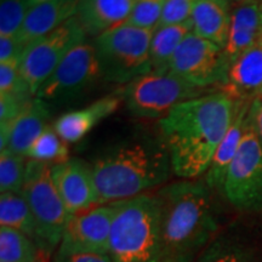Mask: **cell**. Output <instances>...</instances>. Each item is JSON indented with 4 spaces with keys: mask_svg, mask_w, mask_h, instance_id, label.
<instances>
[{
    "mask_svg": "<svg viewBox=\"0 0 262 262\" xmlns=\"http://www.w3.org/2000/svg\"><path fill=\"white\" fill-rule=\"evenodd\" d=\"M93 166L98 204L126 201L168 181L172 170L160 136L140 135L101 153Z\"/></svg>",
    "mask_w": 262,
    "mask_h": 262,
    "instance_id": "3",
    "label": "cell"
},
{
    "mask_svg": "<svg viewBox=\"0 0 262 262\" xmlns=\"http://www.w3.org/2000/svg\"><path fill=\"white\" fill-rule=\"evenodd\" d=\"M193 32L191 19L182 24L163 26L158 27L153 33L150 41V66L155 72L169 71V63L178 50L180 44L189 33Z\"/></svg>",
    "mask_w": 262,
    "mask_h": 262,
    "instance_id": "24",
    "label": "cell"
},
{
    "mask_svg": "<svg viewBox=\"0 0 262 262\" xmlns=\"http://www.w3.org/2000/svg\"><path fill=\"white\" fill-rule=\"evenodd\" d=\"M237 101L225 91H214L178 104L159 119V136L175 175L183 180L205 175L233 122Z\"/></svg>",
    "mask_w": 262,
    "mask_h": 262,
    "instance_id": "1",
    "label": "cell"
},
{
    "mask_svg": "<svg viewBox=\"0 0 262 262\" xmlns=\"http://www.w3.org/2000/svg\"><path fill=\"white\" fill-rule=\"evenodd\" d=\"M155 31L123 24L95 38L101 74L107 81L129 84L152 72L150 41Z\"/></svg>",
    "mask_w": 262,
    "mask_h": 262,
    "instance_id": "5",
    "label": "cell"
},
{
    "mask_svg": "<svg viewBox=\"0 0 262 262\" xmlns=\"http://www.w3.org/2000/svg\"><path fill=\"white\" fill-rule=\"evenodd\" d=\"M26 47L27 45L19 40L16 35L0 37V63L21 58Z\"/></svg>",
    "mask_w": 262,
    "mask_h": 262,
    "instance_id": "32",
    "label": "cell"
},
{
    "mask_svg": "<svg viewBox=\"0 0 262 262\" xmlns=\"http://www.w3.org/2000/svg\"><path fill=\"white\" fill-rule=\"evenodd\" d=\"M51 166L48 163L29 159L21 192L34 215L44 251L49 257L57 250L66 226L72 216L66 209L52 181Z\"/></svg>",
    "mask_w": 262,
    "mask_h": 262,
    "instance_id": "7",
    "label": "cell"
},
{
    "mask_svg": "<svg viewBox=\"0 0 262 262\" xmlns=\"http://www.w3.org/2000/svg\"><path fill=\"white\" fill-rule=\"evenodd\" d=\"M258 96H262V90H261V93H260V95H258Z\"/></svg>",
    "mask_w": 262,
    "mask_h": 262,
    "instance_id": "37",
    "label": "cell"
},
{
    "mask_svg": "<svg viewBox=\"0 0 262 262\" xmlns=\"http://www.w3.org/2000/svg\"><path fill=\"white\" fill-rule=\"evenodd\" d=\"M52 262H112L108 255L101 254H55Z\"/></svg>",
    "mask_w": 262,
    "mask_h": 262,
    "instance_id": "33",
    "label": "cell"
},
{
    "mask_svg": "<svg viewBox=\"0 0 262 262\" xmlns=\"http://www.w3.org/2000/svg\"><path fill=\"white\" fill-rule=\"evenodd\" d=\"M84 28L77 16L44 37L26 47L19 63V74L27 89L35 96L57 66L78 44L85 41Z\"/></svg>",
    "mask_w": 262,
    "mask_h": 262,
    "instance_id": "9",
    "label": "cell"
},
{
    "mask_svg": "<svg viewBox=\"0 0 262 262\" xmlns=\"http://www.w3.org/2000/svg\"><path fill=\"white\" fill-rule=\"evenodd\" d=\"M169 71L188 83L209 89L215 84L225 86L228 63L224 49L192 32L173 54Z\"/></svg>",
    "mask_w": 262,
    "mask_h": 262,
    "instance_id": "11",
    "label": "cell"
},
{
    "mask_svg": "<svg viewBox=\"0 0 262 262\" xmlns=\"http://www.w3.org/2000/svg\"><path fill=\"white\" fill-rule=\"evenodd\" d=\"M222 194L239 212L262 214V143L250 112L241 146L227 170Z\"/></svg>",
    "mask_w": 262,
    "mask_h": 262,
    "instance_id": "8",
    "label": "cell"
},
{
    "mask_svg": "<svg viewBox=\"0 0 262 262\" xmlns=\"http://www.w3.org/2000/svg\"><path fill=\"white\" fill-rule=\"evenodd\" d=\"M206 88L188 83L170 71H152L126 84L122 98L131 116L162 119L178 104L210 94Z\"/></svg>",
    "mask_w": 262,
    "mask_h": 262,
    "instance_id": "6",
    "label": "cell"
},
{
    "mask_svg": "<svg viewBox=\"0 0 262 262\" xmlns=\"http://www.w3.org/2000/svg\"><path fill=\"white\" fill-rule=\"evenodd\" d=\"M211 192L205 182L183 180L156 193L166 262H194L219 233Z\"/></svg>",
    "mask_w": 262,
    "mask_h": 262,
    "instance_id": "2",
    "label": "cell"
},
{
    "mask_svg": "<svg viewBox=\"0 0 262 262\" xmlns=\"http://www.w3.org/2000/svg\"><path fill=\"white\" fill-rule=\"evenodd\" d=\"M194 262H262V226L234 222L221 227Z\"/></svg>",
    "mask_w": 262,
    "mask_h": 262,
    "instance_id": "13",
    "label": "cell"
},
{
    "mask_svg": "<svg viewBox=\"0 0 262 262\" xmlns=\"http://www.w3.org/2000/svg\"><path fill=\"white\" fill-rule=\"evenodd\" d=\"M250 116L253 119L255 130H256L258 137H260L262 143V96L255 97L251 103Z\"/></svg>",
    "mask_w": 262,
    "mask_h": 262,
    "instance_id": "34",
    "label": "cell"
},
{
    "mask_svg": "<svg viewBox=\"0 0 262 262\" xmlns=\"http://www.w3.org/2000/svg\"><path fill=\"white\" fill-rule=\"evenodd\" d=\"M48 257L22 232L4 226L0 227V262H42Z\"/></svg>",
    "mask_w": 262,
    "mask_h": 262,
    "instance_id": "25",
    "label": "cell"
},
{
    "mask_svg": "<svg viewBox=\"0 0 262 262\" xmlns=\"http://www.w3.org/2000/svg\"><path fill=\"white\" fill-rule=\"evenodd\" d=\"M251 103L253 101H249L248 98L237 101L233 122L226 133L224 140L221 141L220 146L216 149L210 166L204 175V182L211 191L222 193L227 170L237 155V150L243 139Z\"/></svg>",
    "mask_w": 262,
    "mask_h": 262,
    "instance_id": "18",
    "label": "cell"
},
{
    "mask_svg": "<svg viewBox=\"0 0 262 262\" xmlns=\"http://www.w3.org/2000/svg\"><path fill=\"white\" fill-rule=\"evenodd\" d=\"M262 38V5L258 0H237L231 5V25L224 54L228 66Z\"/></svg>",
    "mask_w": 262,
    "mask_h": 262,
    "instance_id": "16",
    "label": "cell"
},
{
    "mask_svg": "<svg viewBox=\"0 0 262 262\" xmlns=\"http://www.w3.org/2000/svg\"><path fill=\"white\" fill-rule=\"evenodd\" d=\"M122 101V95H108L98 98L89 106L58 117L54 123L55 130L64 142H79L98 123L116 113Z\"/></svg>",
    "mask_w": 262,
    "mask_h": 262,
    "instance_id": "17",
    "label": "cell"
},
{
    "mask_svg": "<svg viewBox=\"0 0 262 262\" xmlns=\"http://www.w3.org/2000/svg\"><path fill=\"white\" fill-rule=\"evenodd\" d=\"M0 225L22 232L44 251L37 221L21 193L0 194Z\"/></svg>",
    "mask_w": 262,
    "mask_h": 262,
    "instance_id": "23",
    "label": "cell"
},
{
    "mask_svg": "<svg viewBox=\"0 0 262 262\" xmlns=\"http://www.w3.org/2000/svg\"><path fill=\"white\" fill-rule=\"evenodd\" d=\"M166 0H137L125 24L156 31L162 18Z\"/></svg>",
    "mask_w": 262,
    "mask_h": 262,
    "instance_id": "29",
    "label": "cell"
},
{
    "mask_svg": "<svg viewBox=\"0 0 262 262\" xmlns=\"http://www.w3.org/2000/svg\"><path fill=\"white\" fill-rule=\"evenodd\" d=\"M31 4L29 0H2L0 2V37L16 35L21 29Z\"/></svg>",
    "mask_w": 262,
    "mask_h": 262,
    "instance_id": "28",
    "label": "cell"
},
{
    "mask_svg": "<svg viewBox=\"0 0 262 262\" xmlns=\"http://www.w3.org/2000/svg\"><path fill=\"white\" fill-rule=\"evenodd\" d=\"M27 158L56 165L70 159V148L55 127L48 125L28 150Z\"/></svg>",
    "mask_w": 262,
    "mask_h": 262,
    "instance_id": "26",
    "label": "cell"
},
{
    "mask_svg": "<svg viewBox=\"0 0 262 262\" xmlns=\"http://www.w3.org/2000/svg\"><path fill=\"white\" fill-rule=\"evenodd\" d=\"M260 3H261V5H262V0H261V2H260Z\"/></svg>",
    "mask_w": 262,
    "mask_h": 262,
    "instance_id": "39",
    "label": "cell"
},
{
    "mask_svg": "<svg viewBox=\"0 0 262 262\" xmlns=\"http://www.w3.org/2000/svg\"><path fill=\"white\" fill-rule=\"evenodd\" d=\"M195 0H166L158 27L182 24L191 19Z\"/></svg>",
    "mask_w": 262,
    "mask_h": 262,
    "instance_id": "31",
    "label": "cell"
},
{
    "mask_svg": "<svg viewBox=\"0 0 262 262\" xmlns=\"http://www.w3.org/2000/svg\"><path fill=\"white\" fill-rule=\"evenodd\" d=\"M262 90V44L248 49L228 66L225 93L237 100L248 98L251 94L256 97Z\"/></svg>",
    "mask_w": 262,
    "mask_h": 262,
    "instance_id": "21",
    "label": "cell"
},
{
    "mask_svg": "<svg viewBox=\"0 0 262 262\" xmlns=\"http://www.w3.org/2000/svg\"><path fill=\"white\" fill-rule=\"evenodd\" d=\"M258 2H261V0H258Z\"/></svg>",
    "mask_w": 262,
    "mask_h": 262,
    "instance_id": "40",
    "label": "cell"
},
{
    "mask_svg": "<svg viewBox=\"0 0 262 262\" xmlns=\"http://www.w3.org/2000/svg\"><path fill=\"white\" fill-rule=\"evenodd\" d=\"M79 0H48L32 6L16 37L28 45L77 15Z\"/></svg>",
    "mask_w": 262,
    "mask_h": 262,
    "instance_id": "19",
    "label": "cell"
},
{
    "mask_svg": "<svg viewBox=\"0 0 262 262\" xmlns=\"http://www.w3.org/2000/svg\"><path fill=\"white\" fill-rule=\"evenodd\" d=\"M108 256L112 262H166L156 193L118 202Z\"/></svg>",
    "mask_w": 262,
    "mask_h": 262,
    "instance_id": "4",
    "label": "cell"
},
{
    "mask_svg": "<svg viewBox=\"0 0 262 262\" xmlns=\"http://www.w3.org/2000/svg\"><path fill=\"white\" fill-rule=\"evenodd\" d=\"M193 33L226 48L231 25V5L224 0H195L191 16Z\"/></svg>",
    "mask_w": 262,
    "mask_h": 262,
    "instance_id": "22",
    "label": "cell"
},
{
    "mask_svg": "<svg viewBox=\"0 0 262 262\" xmlns=\"http://www.w3.org/2000/svg\"><path fill=\"white\" fill-rule=\"evenodd\" d=\"M19 63L21 58L0 63V95L14 94L22 90L29 91L19 74Z\"/></svg>",
    "mask_w": 262,
    "mask_h": 262,
    "instance_id": "30",
    "label": "cell"
},
{
    "mask_svg": "<svg viewBox=\"0 0 262 262\" xmlns=\"http://www.w3.org/2000/svg\"><path fill=\"white\" fill-rule=\"evenodd\" d=\"M224 2H226V3H228V4H229V5H232V4H233V3H235V2H237V0H224Z\"/></svg>",
    "mask_w": 262,
    "mask_h": 262,
    "instance_id": "36",
    "label": "cell"
},
{
    "mask_svg": "<svg viewBox=\"0 0 262 262\" xmlns=\"http://www.w3.org/2000/svg\"><path fill=\"white\" fill-rule=\"evenodd\" d=\"M49 110L44 101L33 98L12 122L0 124V152H10L27 158L35 140L47 127Z\"/></svg>",
    "mask_w": 262,
    "mask_h": 262,
    "instance_id": "15",
    "label": "cell"
},
{
    "mask_svg": "<svg viewBox=\"0 0 262 262\" xmlns=\"http://www.w3.org/2000/svg\"><path fill=\"white\" fill-rule=\"evenodd\" d=\"M44 2H48V0H29V4H31V8H32V6L40 4V3H44Z\"/></svg>",
    "mask_w": 262,
    "mask_h": 262,
    "instance_id": "35",
    "label": "cell"
},
{
    "mask_svg": "<svg viewBox=\"0 0 262 262\" xmlns=\"http://www.w3.org/2000/svg\"><path fill=\"white\" fill-rule=\"evenodd\" d=\"M102 77L94 44L83 41L68 52L35 97L48 102H63L90 89Z\"/></svg>",
    "mask_w": 262,
    "mask_h": 262,
    "instance_id": "10",
    "label": "cell"
},
{
    "mask_svg": "<svg viewBox=\"0 0 262 262\" xmlns=\"http://www.w3.org/2000/svg\"><path fill=\"white\" fill-rule=\"evenodd\" d=\"M260 42H261V44H262V38H261V40H260Z\"/></svg>",
    "mask_w": 262,
    "mask_h": 262,
    "instance_id": "38",
    "label": "cell"
},
{
    "mask_svg": "<svg viewBox=\"0 0 262 262\" xmlns=\"http://www.w3.org/2000/svg\"><path fill=\"white\" fill-rule=\"evenodd\" d=\"M118 202L97 204L71 216L62 234L57 254L108 255Z\"/></svg>",
    "mask_w": 262,
    "mask_h": 262,
    "instance_id": "12",
    "label": "cell"
},
{
    "mask_svg": "<svg viewBox=\"0 0 262 262\" xmlns=\"http://www.w3.org/2000/svg\"><path fill=\"white\" fill-rule=\"evenodd\" d=\"M26 157L0 152V192L21 193L25 185Z\"/></svg>",
    "mask_w": 262,
    "mask_h": 262,
    "instance_id": "27",
    "label": "cell"
},
{
    "mask_svg": "<svg viewBox=\"0 0 262 262\" xmlns=\"http://www.w3.org/2000/svg\"><path fill=\"white\" fill-rule=\"evenodd\" d=\"M51 176L62 202L71 215L98 204L93 166L79 158L51 166Z\"/></svg>",
    "mask_w": 262,
    "mask_h": 262,
    "instance_id": "14",
    "label": "cell"
},
{
    "mask_svg": "<svg viewBox=\"0 0 262 262\" xmlns=\"http://www.w3.org/2000/svg\"><path fill=\"white\" fill-rule=\"evenodd\" d=\"M137 0H79L77 18L86 35L102 33L125 24Z\"/></svg>",
    "mask_w": 262,
    "mask_h": 262,
    "instance_id": "20",
    "label": "cell"
}]
</instances>
